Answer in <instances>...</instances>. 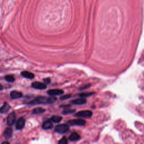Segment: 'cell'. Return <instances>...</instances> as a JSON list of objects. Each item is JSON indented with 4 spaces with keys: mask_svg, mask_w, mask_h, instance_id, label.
<instances>
[{
    "mask_svg": "<svg viewBox=\"0 0 144 144\" xmlns=\"http://www.w3.org/2000/svg\"><path fill=\"white\" fill-rule=\"evenodd\" d=\"M55 97H45V96H37L34 98L33 100L30 101L28 103L29 105H38V104H51L56 101Z\"/></svg>",
    "mask_w": 144,
    "mask_h": 144,
    "instance_id": "obj_1",
    "label": "cell"
},
{
    "mask_svg": "<svg viewBox=\"0 0 144 144\" xmlns=\"http://www.w3.org/2000/svg\"><path fill=\"white\" fill-rule=\"evenodd\" d=\"M69 126L68 124H61L56 126L55 131L59 133H65L69 131Z\"/></svg>",
    "mask_w": 144,
    "mask_h": 144,
    "instance_id": "obj_2",
    "label": "cell"
},
{
    "mask_svg": "<svg viewBox=\"0 0 144 144\" xmlns=\"http://www.w3.org/2000/svg\"><path fill=\"white\" fill-rule=\"evenodd\" d=\"M92 115V112L90 110H84L79 111L76 113L75 116L77 117L80 118H88L91 117Z\"/></svg>",
    "mask_w": 144,
    "mask_h": 144,
    "instance_id": "obj_3",
    "label": "cell"
},
{
    "mask_svg": "<svg viewBox=\"0 0 144 144\" xmlns=\"http://www.w3.org/2000/svg\"><path fill=\"white\" fill-rule=\"evenodd\" d=\"M68 123L72 126H83L86 123V121L82 119H76L69 121Z\"/></svg>",
    "mask_w": 144,
    "mask_h": 144,
    "instance_id": "obj_4",
    "label": "cell"
},
{
    "mask_svg": "<svg viewBox=\"0 0 144 144\" xmlns=\"http://www.w3.org/2000/svg\"><path fill=\"white\" fill-rule=\"evenodd\" d=\"M16 121V115L14 112H12L8 115L7 118V123L9 126H11L15 123Z\"/></svg>",
    "mask_w": 144,
    "mask_h": 144,
    "instance_id": "obj_5",
    "label": "cell"
},
{
    "mask_svg": "<svg viewBox=\"0 0 144 144\" xmlns=\"http://www.w3.org/2000/svg\"><path fill=\"white\" fill-rule=\"evenodd\" d=\"M32 87L37 90H45L46 88V84L41 83L40 82H34L32 83Z\"/></svg>",
    "mask_w": 144,
    "mask_h": 144,
    "instance_id": "obj_6",
    "label": "cell"
},
{
    "mask_svg": "<svg viewBox=\"0 0 144 144\" xmlns=\"http://www.w3.org/2000/svg\"><path fill=\"white\" fill-rule=\"evenodd\" d=\"M47 94L50 96H55L58 95H61L64 93V91L59 89H55V90H50L47 92Z\"/></svg>",
    "mask_w": 144,
    "mask_h": 144,
    "instance_id": "obj_7",
    "label": "cell"
},
{
    "mask_svg": "<svg viewBox=\"0 0 144 144\" xmlns=\"http://www.w3.org/2000/svg\"><path fill=\"white\" fill-rule=\"evenodd\" d=\"M25 121L24 118L20 117V118L17 120V123H16V124H15L16 129H18V130L23 129L24 128V126H25Z\"/></svg>",
    "mask_w": 144,
    "mask_h": 144,
    "instance_id": "obj_8",
    "label": "cell"
},
{
    "mask_svg": "<svg viewBox=\"0 0 144 144\" xmlns=\"http://www.w3.org/2000/svg\"><path fill=\"white\" fill-rule=\"evenodd\" d=\"M22 96V93L17 91H12L10 93V98L12 99H17V98H21Z\"/></svg>",
    "mask_w": 144,
    "mask_h": 144,
    "instance_id": "obj_9",
    "label": "cell"
},
{
    "mask_svg": "<svg viewBox=\"0 0 144 144\" xmlns=\"http://www.w3.org/2000/svg\"><path fill=\"white\" fill-rule=\"evenodd\" d=\"M12 135V129L11 127L6 128L4 131V136L6 139H9L11 138Z\"/></svg>",
    "mask_w": 144,
    "mask_h": 144,
    "instance_id": "obj_10",
    "label": "cell"
},
{
    "mask_svg": "<svg viewBox=\"0 0 144 144\" xmlns=\"http://www.w3.org/2000/svg\"><path fill=\"white\" fill-rule=\"evenodd\" d=\"M70 103L73 104L78 105H83L86 103V100L84 98H80L72 100V101H71Z\"/></svg>",
    "mask_w": 144,
    "mask_h": 144,
    "instance_id": "obj_11",
    "label": "cell"
},
{
    "mask_svg": "<svg viewBox=\"0 0 144 144\" xmlns=\"http://www.w3.org/2000/svg\"><path fill=\"white\" fill-rule=\"evenodd\" d=\"M42 127L43 129H51L53 127V124L51 121H46L43 123Z\"/></svg>",
    "mask_w": 144,
    "mask_h": 144,
    "instance_id": "obj_12",
    "label": "cell"
},
{
    "mask_svg": "<svg viewBox=\"0 0 144 144\" xmlns=\"http://www.w3.org/2000/svg\"><path fill=\"white\" fill-rule=\"evenodd\" d=\"M21 75L23 77L28 79H33L35 77V75L32 73L27 72V71H23L21 72Z\"/></svg>",
    "mask_w": 144,
    "mask_h": 144,
    "instance_id": "obj_13",
    "label": "cell"
},
{
    "mask_svg": "<svg viewBox=\"0 0 144 144\" xmlns=\"http://www.w3.org/2000/svg\"><path fill=\"white\" fill-rule=\"evenodd\" d=\"M80 138V136L77 133H76V132H74V133L71 134L70 136L69 137V140L71 141H75L79 140Z\"/></svg>",
    "mask_w": 144,
    "mask_h": 144,
    "instance_id": "obj_14",
    "label": "cell"
},
{
    "mask_svg": "<svg viewBox=\"0 0 144 144\" xmlns=\"http://www.w3.org/2000/svg\"><path fill=\"white\" fill-rule=\"evenodd\" d=\"M10 109V105L8 104L7 103H5L4 104H3V105L1 106V113H2V114L6 113Z\"/></svg>",
    "mask_w": 144,
    "mask_h": 144,
    "instance_id": "obj_15",
    "label": "cell"
},
{
    "mask_svg": "<svg viewBox=\"0 0 144 144\" xmlns=\"http://www.w3.org/2000/svg\"><path fill=\"white\" fill-rule=\"evenodd\" d=\"M62 117L61 116H58V115H55V116H52L50 119V121L51 122L55 123H59L60 121L62 120Z\"/></svg>",
    "mask_w": 144,
    "mask_h": 144,
    "instance_id": "obj_16",
    "label": "cell"
},
{
    "mask_svg": "<svg viewBox=\"0 0 144 144\" xmlns=\"http://www.w3.org/2000/svg\"><path fill=\"white\" fill-rule=\"evenodd\" d=\"M45 111H46V110L43 109V108H35V109H34L33 110V111H32V114H41V113H44Z\"/></svg>",
    "mask_w": 144,
    "mask_h": 144,
    "instance_id": "obj_17",
    "label": "cell"
},
{
    "mask_svg": "<svg viewBox=\"0 0 144 144\" xmlns=\"http://www.w3.org/2000/svg\"><path fill=\"white\" fill-rule=\"evenodd\" d=\"M5 80L9 82H13L15 81V78L11 75H7L5 77Z\"/></svg>",
    "mask_w": 144,
    "mask_h": 144,
    "instance_id": "obj_18",
    "label": "cell"
},
{
    "mask_svg": "<svg viewBox=\"0 0 144 144\" xmlns=\"http://www.w3.org/2000/svg\"><path fill=\"white\" fill-rule=\"evenodd\" d=\"M93 94H94V92L83 93H81V94L79 95V96L81 97V98H87V97H89Z\"/></svg>",
    "mask_w": 144,
    "mask_h": 144,
    "instance_id": "obj_19",
    "label": "cell"
},
{
    "mask_svg": "<svg viewBox=\"0 0 144 144\" xmlns=\"http://www.w3.org/2000/svg\"><path fill=\"white\" fill-rule=\"evenodd\" d=\"M75 111V109H74V110H70V109L65 110L63 111V114H64V115L72 114V113H73Z\"/></svg>",
    "mask_w": 144,
    "mask_h": 144,
    "instance_id": "obj_20",
    "label": "cell"
},
{
    "mask_svg": "<svg viewBox=\"0 0 144 144\" xmlns=\"http://www.w3.org/2000/svg\"><path fill=\"white\" fill-rule=\"evenodd\" d=\"M59 144H68L67 139L65 137H63L59 141Z\"/></svg>",
    "mask_w": 144,
    "mask_h": 144,
    "instance_id": "obj_21",
    "label": "cell"
},
{
    "mask_svg": "<svg viewBox=\"0 0 144 144\" xmlns=\"http://www.w3.org/2000/svg\"><path fill=\"white\" fill-rule=\"evenodd\" d=\"M71 95H64V96L60 97V100H67L68 99V98H71Z\"/></svg>",
    "mask_w": 144,
    "mask_h": 144,
    "instance_id": "obj_22",
    "label": "cell"
},
{
    "mask_svg": "<svg viewBox=\"0 0 144 144\" xmlns=\"http://www.w3.org/2000/svg\"><path fill=\"white\" fill-rule=\"evenodd\" d=\"M43 81L45 82V83L49 84L50 81H51V80H50V78H46V79H45V80H43Z\"/></svg>",
    "mask_w": 144,
    "mask_h": 144,
    "instance_id": "obj_23",
    "label": "cell"
},
{
    "mask_svg": "<svg viewBox=\"0 0 144 144\" xmlns=\"http://www.w3.org/2000/svg\"><path fill=\"white\" fill-rule=\"evenodd\" d=\"M70 105H61L60 107L61 108H68V107H70Z\"/></svg>",
    "mask_w": 144,
    "mask_h": 144,
    "instance_id": "obj_24",
    "label": "cell"
},
{
    "mask_svg": "<svg viewBox=\"0 0 144 144\" xmlns=\"http://www.w3.org/2000/svg\"><path fill=\"white\" fill-rule=\"evenodd\" d=\"M9 144V142H6V141H4V142H2V144Z\"/></svg>",
    "mask_w": 144,
    "mask_h": 144,
    "instance_id": "obj_25",
    "label": "cell"
}]
</instances>
